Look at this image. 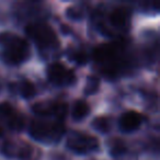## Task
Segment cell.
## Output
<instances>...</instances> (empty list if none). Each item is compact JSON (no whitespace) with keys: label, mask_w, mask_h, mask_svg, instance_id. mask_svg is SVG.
Returning a JSON list of instances; mask_svg holds the SVG:
<instances>
[{"label":"cell","mask_w":160,"mask_h":160,"mask_svg":"<svg viewBox=\"0 0 160 160\" xmlns=\"http://www.w3.org/2000/svg\"><path fill=\"white\" fill-rule=\"evenodd\" d=\"M30 57L29 43L10 32L0 33V59L8 65H20Z\"/></svg>","instance_id":"1"},{"label":"cell","mask_w":160,"mask_h":160,"mask_svg":"<svg viewBox=\"0 0 160 160\" xmlns=\"http://www.w3.org/2000/svg\"><path fill=\"white\" fill-rule=\"evenodd\" d=\"M29 133L32 138L41 142H55L62 139L65 134V126L60 121L34 120L30 124Z\"/></svg>","instance_id":"2"},{"label":"cell","mask_w":160,"mask_h":160,"mask_svg":"<svg viewBox=\"0 0 160 160\" xmlns=\"http://www.w3.org/2000/svg\"><path fill=\"white\" fill-rule=\"evenodd\" d=\"M30 38L41 49H55L59 46V41L55 31L46 23H31L25 29Z\"/></svg>","instance_id":"3"},{"label":"cell","mask_w":160,"mask_h":160,"mask_svg":"<svg viewBox=\"0 0 160 160\" xmlns=\"http://www.w3.org/2000/svg\"><path fill=\"white\" fill-rule=\"evenodd\" d=\"M66 146L73 152L79 153V155H86V153L98 150L100 144H99L98 138L94 136L80 133V132H73L67 139Z\"/></svg>","instance_id":"4"},{"label":"cell","mask_w":160,"mask_h":160,"mask_svg":"<svg viewBox=\"0 0 160 160\" xmlns=\"http://www.w3.org/2000/svg\"><path fill=\"white\" fill-rule=\"evenodd\" d=\"M1 124L5 125L7 128L11 129V131L20 132L24 127L25 120L22 114L19 113L10 103L3 102L0 103V126Z\"/></svg>","instance_id":"5"},{"label":"cell","mask_w":160,"mask_h":160,"mask_svg":"<svg viewBox=\"0 0 160 160\" xmlns=\"http://www.w3.org/2000/svg\"><path fill=\"white\" fill-rule=\"evenodd\" d=\"M47 77L53 85L58 87L71 86L76 81L75 72L60 62H54L48 67Z\"/></svg>","instance_id":"6"},{"label":"cell","mask_w":160,"mask_h":160,"mask_svg":"<svg viewBox=\"0 0 160 160\" xmlns=\"http://www.w3.org/2000/svg\"><path fill=\"white\" fill-rule=\"evenodd\" d=\"M32 111L36 115L55 116L57 121H62L66 116L67 104L57 101H42L32 107Z\"/></svg>","instance_id":"7"},{"label":"cell","mask_w":160,"mask_h":160,"mask_svg":"<svg viewBox=\"0 0 160 160\" xmlns=\"http://www.w3.org/2000/svg\"><path fill=\"white\" fill-rule=\"evenodd\" d=\"M1 153L8 158H20L25 159L32 153L31 145L27 142H5L1 147Z\"/></svg>","instance_id":"8"},{"label":"cell","mask_w":160,"mask_h":160,"mask_svg":"<svg viewBox=\"0 0 160 160\" xmlns=\"http://www.w3.org/2000/svg\"><path fill=\"white\" fill-rule=\"evenodd\" d=\"M142 123V116L136 111L125 112L120 118V128L124 133H132L137 131Z\"/></svg>","instance_id":"9"},{"label":"cell","mask_w":160,"mask_h":160,"mask_svg":"<svg viewBox=\"0 0 160 160\" xmlns=\"http://www.w3.org/2000/svg\"><path fill=\"white\" fill-rule=\"evenodd\" d=\"M129 21V11L125 8H118L110 14V22L116 29H125Z\"/></svg>","instance_id":"10"},{"label":"cell","mask_w":160,"mask_h":160,"mask_svg":"<svg viewBox=\"0 0 160 160\" xmlns=\"http://www.w3.org/2000/svg\"><path fill=\"white\" fill-rule=\"evenodd\" d=\"M90 112V107L86 101L78 100L73 103L71 110V118L75 121H81L88 116Z\"/></svg>","instance_id":"11"},{"label":"cell","mask_w":160,"mask_h":160,"mask_svg":"<svg viewBox=\"0 0 160 160\" xmlns=\"http://www.w3.org/2000/svg\"><path fill=\"white\" fill-rule=\"evenodd\" d=\"M19 93L24 99L33 98L36 93L35 86H34L31 81H29V80H24V81L21 82L20 87H19Z\"/></svg>","instance_id":"12"},{"label":"cell","mask_w":160,"mask_h":160,"mask_svg":"<svg viewBox=\"0 0 160 160\" xmlns=\"http://www.w3.org/2000/svg\"><path fill=\"white\" fill-rule=\"evenodd\" d=\"M100 88V79L97 76H89L87 79V83L85 87V94L92 96L99 91Z\"/></svg>","instance_id":"13"},{"label":"cell","mask_w":160,"mask_h":160,"mask_svg":"<svg viewBox=\"0 0 160 160\" xmlns=\"http://www.w3.org/2000/svg\"><path fill=\"white\" fill-rule=\"evenodd\" d=\"M92 126L99 131L102 134H107L110 132V128H111V123L104 116H99V118H96L92 122Z\"/></svg>","instance_id":"14"},{"label":"cell","mask_w":160,"mask_h":160,"mask_svg":"<svg viewBox=\"0 0 160 160\" xmlns=\"http://www.w3.org/2000/svg\"><path fill=\"white\" fill-rule=\"evenodd\" d=\"M110 152L114 157H118L126 152V146L121 139H113L110 145Z\"/></svg>","instance_id":"15"},{"label":"cell","mask_w":160,"mask_h":160,"mask_svg":"<svg viewBox=\"0 0 160 160\" xmlns=\"http://www.w3.org/2000/svg\"><path fill=\"white\" fill-rule=\"evenodd\" d=\"M66 14L69 19H73V20H79L83 17L82 10L78 7H69L66 11Z\"/></svg>","instance_id":"16"},{"label":"cell","mask_w":160,"mask_h":160,"mask_svg":"<svg viewBox=\"0 0 160 160\" xmlns=\"http://www.w3.org/2000/svg\"><path fill=\"white\" fill-rule=\"evenodd\" d=\"M71 58H72L78 65H86L88 62V57L83 52H76L75 54H72Z\"/></svg>","instance_id":"17"},{"label":"cell","mask_w":160,"mask_h":160,"mask_svg":"<svg viewBox=\"0 0 160 160\" xmlns=\"http://www.w3.org/2000/svg\"><path fill=\"white\" fill-rule=\"evenodd\" d=\"M0 88H1V85H0Z\"/></svg>","instance_id":"18"}]
</instances>
